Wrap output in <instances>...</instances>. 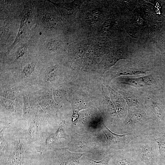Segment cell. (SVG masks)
I'll list each match as a JSON object with an SVG mask.
<instances>
[{"instance_id": "2", "label": "cell", "mask_w": 165, "mask_h": 165, "mask_svg": "<svg viewBox=\"0 0 165 165\" xmlns=\"http://www.w3.org/2000/svg\"><path fill=\"white\" fill-rule=\"evenodd\" d=\"M102 130L106 138L107 146L114 149H119L124 147L130 140L129 135H119L111 131L105 125L101 127Z\"/></svg>"}, {"instance_id": "7", "label": "cell", "mask_w": 165, "mask_h": 165, "mask_svg": "<svg viewBox=\"0 0 165 165\" xmlns=\"http://www.w3.org/2000/svg\"><path fill=\"white\" fill-rule=\"evenodd\" d=\"M147 71L136 67H124L120 68L117 72V75H130L145 74Z\"/></svg>"}, {"instance_id": "11", "label": "cell", "mask_w": 165, "mask_h": 165, "mask_svg": "<svg viewBox=\"0 0 165 165\" xmlns=\"http://www.w3.org/2000/svg\"><path fill=\"white\" fill-rule=\"evenodd\" d=\"M4 128L2 129L1 130L0 133L1 156L4 154L8 147L7 142L4 136Z\"/></svg>"}, {"instance_id": "10", "label": "cell", "mask_w": 165, "mask_h": 165, "mask_svg": "<svg viewBox=\"0 0 165 165\" xmlns=\"http://www.w3.org/2000/svg\"><path fill=\"white\" fill-rule=\"evenodd\" d=\"M1 102L3 107L8 111L13 112H16L13 103L11 100L1 98Z\"/></svg>"}, {"instance_id": "12", "label": "cell", "mask_w": 165, "mask_h": 165, "mask_svg": "<svg viewBox=\"0 0 165 165\" xmlns=\"http://www.w3.org/2000/svg\"><path fill=\"white\" fill-rule=\"evenodd\" d=\"M46 21L49 26L50 27L56 25L57 20L56 17L50 13H46L45 15Z\"/></svg>"}, {"instance_id": "20", "label": "cell", "mask_w": 165, "mask_h": 165, "mask_svg": "<svg viewBox=\"0 0 165 165\" xmlns=\"http://www.w3.org/2000/svg\"><path fill=\"white\" fill-rule=\"evenodd\" d=\"M47 47L50 50L54 51L57 49L58 45L57 43L55 42L51 41L48 43Z\"/></svg>"}, {"instance_id": "15", "label": "cell", "mask_w": 165, "mask_h": 165, "mask_svg": "<svg viewBox=\"0 0 165 165\" xmlns=\"http://www.w3.org/2000/svg\"><path fill=\"white\" fill-rule=\"evenodd\" d=\"M35 67V65L34 63L32 62L28 64L24 67L23 69V72L24 75L28 77L34 71Z\"/></svg>"}, {"instance_id": "4", "label": "cell", "mask_w": 165, "mask_h": 165, "mask_svg": "<svg viewBox=\"0 0 165 165\" xmlns=\"http://www.w3.org/2000/svg\"><path fill=\"white\" fill-rule=\"evenodd\" d=\"M123 83L136 87H144L150 86L153 83V79L151 75H148L135 78H123Z\"/></svg>"}, {"instance_id": "17", "label": "cell", "mask_w": 165, "mask_h": 165, "mask_svg": "<svg viewBox=\"0 0 165 165\" xmlns=\"http://www.w3.org/2000/svg\"><path fill=\"white\" fill-rule=\"evenodd\" d=\"M27 50V47L25 45H24L20 48L17 51L16 55V60H19L21 59L25 54Z\"/></svg>"}, {"instance_id": "3", "label": "cell", "mask_w": 165, "mask_h": 165, "mask_svg": "<svg viewBox=\"0 0 165 165\" xmlns=\"http://www.w3.org/2000/svg\"><path fill=\"white\" fill-rule=\"evenodd\" d=\"M55 151L56 156L61 160L62 165H79L80 156H75V154L65 149H58Z\"/></svg>"}, {"instance_id": "13", "label": "cell", "mask_w": 165, "mask_h": 165, "mask_svg": "<svg viewBox=\"0 0 165 165\" xmlns=\"http://www.w3.org/2000/svg\"><path fill=\"white\" fill-rule=\"evenodd\" d=\"M152 141L158 144L159 151L162 155L165 156V140L162 138L154 139Z\"/></svg>"}, {"instance_id": "14", "label": "cell", "mask_w": 165, "mask_h": 165, "mask_svg": "<svg viewBox=\"0 0 165 165\" xmlns=\"http://www.w3.org/2000/svg\"><path fill=\"white\" fill-rule=\"evenodd\" d=\"M125 97L127 103L129 106L134 107L138 105V101L134 96L126 94Z\"/></svg>"}, {"instance_id": "5", "label": "cell", "mask_w": 165, "mask_h": 165, "mask_svg": "<svg viewBox=\"0 0 165 165\" xmlns=\"http://www.w3.org/2000/svg\"><path fill=\"white\" fill-rule=\"evenodd\" d=\"M58 140L54 134L47 135L44 141L38 148L37 152L42 154L45 152L51 150Z\"/></svg>"}, {"instance_id": "1", "label": "cell", "mask_w": 165, "mask_h": 165, "mask_svg": "<svg viewBox=\"0 0 165 165\" xmlns=\"http://www.w3.org/2000/svg\"><path fill=\"white\" fill-rule=\"evenodd\" d=\"M23 141L21 137L12 141L7 160L8 165H23L25 149Z\"/></svg>"}, {"instance_id": "9", "label": "cell", "mask_w": 165, "mask_h": 165, "mask_svg": "<svg viewBox=\"0 0 165 165\" xmlns=\"http://www.w3.org/2000/svg\"><path fill=\"white\" fill-rule=\"evenodd\" d=\"M65 121L63 120L60 123L58 129L54 133L56 137L58 140L61 138L67 139L69 137V136L65 132Z\"/></svg>"}, {"instance_id": "6", "label": "cell", "mask_w": 165, "mask_h": 165, "mask_svg": "<svg viewBox=\"0 0 165 165\" xmlns=\"http://www.w3.org/2000/svg\"><path fill=\"white\" fill-rule=\"evenodd\" d=\"M41 123L40 117L37 112L33 119L28 126L29 134L32 138H35L38 136Z\"/></svg>"}, {"instance_id": "21", "label": "cell", "mask_w": 165, "mask_h": 165, "mask_svg": "<svg viewBox=\"0 0 165 165\" xmlns=\"http://www.w3.org/2000/svg\"><path fill=\"white\" fill-rule=\"evenodd\" d=\"M3 96L8 99H13L14 95L13 92L11 90H6L3 92Z\"/></svg>"}, {"instance_id": "16", "label": "cell", "mask_w": 165, "mask_h": 165, "mask_svg": "<svg viewBox=\"0 0 165 165\" xmlns=\"http://www.w3.org/2000/svg\"><path fill=\"white\" fill-rule=\"evenodd\" d=\"M111 157V156L108 155L99 161H96L90 159V163L91 165H108V163Z\"/></svg>"}, {"instance_id": "8", "label": "cell", "mask_w": 165, "mask_h": 165, "mask_svg": "<svg viewBox=\"0 0 165 165\" xmlns=\"http://www.w3.org/2000/svg\"><path fill=\"white\" fill-rule=\"evenodd\" d=\"M23 116L25 120H27L31 113V107L26 96H23Z\"/></svg>"}, {"instance_id": "18", "label": "cell", "mask_w": 165, "mask_h": 165, "mask_svg": "<svg viewBox=\"0 0 165 165\" xmlns=\"http://www.w3.org/2000/svg\"><path fill=\"white\" fill-rule=\"evenodd\" d=\"M142 117L141 114L138 113L132 114L130 116L129 122L130 123H136L139 121Z\"/></svg>"}, {"instance_id": "19", "label": "cell", "mask_w": 165, "mask_h": 165, "mask_svg": "<svg viewBox=\"0 0 165 165\" xmlns=\"http://www.w3.org/2000/svg\"><path fill=\"white\" fill-rule=\"evenodd\" d=\"M55 69V67H51L47 68L45 72V76L47 81L52 80V73Z\"/></svg>"}]
</instances>
